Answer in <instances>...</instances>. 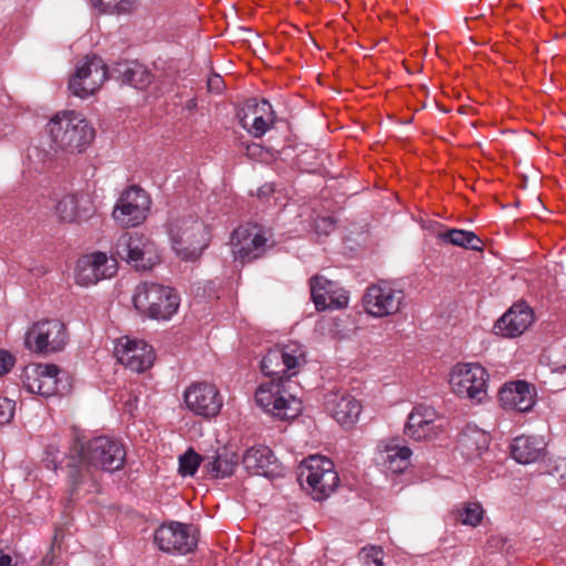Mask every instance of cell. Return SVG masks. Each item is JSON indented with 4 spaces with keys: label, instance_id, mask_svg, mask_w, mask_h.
Segmentation results:
<instances>
[{
    "label": "cell",
    "instance_id": "obj_1",
    "mask_svg": "<svg viewBox=\"0 0 566 566\" xmlns=\"http://www.w3.org/2000/svg\"><path fill=\"white\" fill-rule=\"evenodd\" d=\"M49 133L56 145L72 154L87 151L95 138L91 122L76 111L56 113L49 122Z\"/></svg>",
    "mask_w": 566,
    "mask_h": 566
},
{
    "label": "cell",
    "instance_id": "obj_2",
    "mask_svg": "<svg viewBox=\"0 0 566 566\" xmlns=\"http://www.w3.org/2000/svg\"><path fill=\"white\" fill-rule=\"evenodd\" d=\"M169 241L176 255L184 261H195L212 241L210 227L197 216H181L167 224Z\"/></svg>",
    "mask_w": 566,
    "mask_h": 566
},
{
    "label": "cell",
    "instance_id": "obj_3",
    "mask_svg": "<svg viewBox=\"0 0 566 566\" xmlns=\"http://www.w3.org/2000/svg\"><path fill=\"white\" fill-rule=\"evenodd\" d=\"M133 304L146 318L167 321L179 312L181 296L171 287L161 283L143 282L136 289Z\"/></svg>",
    "mask_w": 566,
    "mask_h": 566
},
{
    "label": "cell",
    "instance_id": "obj_4",
    "mask_svg": "<svg viewBox=\"0 0 566 566\" xmlns=\"http://www.w3.org/2000/svg\"><path fill=\"white\" fill-rule=\"evenodd\" d=\"M296 477L302 489L316 501L327 500L339 485L335 464L323 456L304 459L299 466Z\"/></svg>",
    "mask_w": 566,
    "mask_h": 566
},
{
    "label": "cell",
    "instance_id": "obj_5",
    "mask_svg": "<svg viewBox=\"0 0 566 566\" xmlns=\"http://www.w3.org/2000/svg\"><path fill=\"white\" fill-rule=\"evenodd\" d=\"M23 385L35 395L52 397L71 392L73 380L69 373L54 364L32 363L21 373Z\"/></svg>",
    "mask_w": 566,
    "mask_h": 566
},
{
    "label": "cell",
    "instance_id": "obj_6",
    "mask_svg": "<svg viewBox=\"0 0 566 566\" xmlns=\"http://www.w3.org/2000/svg\"><path fill=\"white\" fill-rule=\"evenodd\" d=\"M255 402L263 411L280 421L296 419L303 409L301 398L279 380L259 386Z\"/></svg>",
    "mask_w": 566,
    "mask_h": 566
},
{
    "label": "cell",
    "instance_id": "obj_7",
    "mask_svg": "<svg viewBox=\"0 0 566 566\" xmlns=\"http://www.w3.org/2000/svg\"><path fill=\"white\" fill-rule=\"evenodd\" d=\"M273 235L263 224L248 222L232 232L231 253L238 263H248L263 257L272 247Z\"/></svg>",
    "mask_w": 566,
    "mask_h": 566
},
{
    "label": "cell",
    "instance_id": "obj_8",
    "mask_svg": "<svg viewBox=\"0 0 566 566\" xmlns=\"http://www.w3.org/2000/svg\"><path fill=\"white\" fill-rule=\"evenodd\" d=\"M306 361V349L300 343H280L263 357L261 372L272 380H288L303 368Z\"/></svg>",
    "mask_w": 566,
    "mask_h": 566
},
{
    "label": "cell",
    "instance_id": "obj_9",
    "mask_svg": "<svg viewBox=\"0 0 566 566\" xmlns=\"http://www.w3.org/2000/svg\"><path fill=\"white\" fill-rule=\"evenodd\" d=\"M449 385L458 397L481 404L488 397L489 374L477 363H460L452 368Z\"/></svg>",
    "mask_w": 566,
    "mask_h": 566
},
{
    "label": "cell",
    "instance_id": "obj_10",
    "mask_svg": "<svg viewBox=\"0 0 566 566\" xmlns=\"http://www.w3.org/2000/svg\"><path fill=\"white\" fill-rule=\"evenodd\" d=\"M69 342V332L64 322L44 319L36 322L27 332L25 345L31 353L50 355L61 352Z\"/></svg>",
    "mask_w": 566,
    "mask_h": 566
},
{
    "label": "cell",
    "instance_id": "obj_11",
    "mask_svg": "<svg viewBox=\"0 0 566 566\" xmlns=\"http://www.w3.org/2000/svg\"><path fill=\"white\" fill-rule=\"evenodd\" d=\"M116 251L122 260L140 271L152 270L162 261V253L155 243L140 234H124L116 243Z\"/></svg>",
    "mask_w": 566,
    "mask_h": 566
},
{
    "label": "cell",
    "instance_id": "obj_12",
    "mask_svg": "<svg viewBox=\"0 0 566 566\" xmlns=\"http://www.w3.org/2000/svg\"><path fill=\"white\" fill-rule=\"evenodd\" d=\"M152 199L140 186H131L123 191L113 210L115 224L122 228L138 227L151 214Z\"/></svg>",
    "mask_w": 566,
    "mask_h": 566
},
{
    "label": "cell",
    "instance_id": "obj_13",
    "mask_svg": "<svg viewBox=\"0 0 566 566\" xmlns=\"http://www.w3.org/2000/svg\"><path fill=\"white\" fill-rule=\"evenodd\" d=\"M156 546L171 555L193 553L199 542V532L194 526L181 522H165L154 536Z\"/></svg>",
    "mask_w": 566,
    "mask_h": 566
},
{
    "label": "cell",
    "instance_id": "obj_14",
    "mask_svg": "<svg viewBox=\"0 0 566 566\" xmlns=\"http://www.w3.org/2000/svg\"><path fill=\"white\" fill-rule=\"evenodd\" d=\"M107 66L101 58L87 56L78 64L70 78V91L82 99L95 95L107 81Z\"/></svg>",
    "mask_w": 566,
    "mask_h": 566
},
{
    "label": "cell",
    "instance_id": "obj_15",
    "mask_svg": "<svg viewBox=\"0 0 566 566\" xmlns=\"http://www.w3.org/2000/svg\"><path fill=\"white\" fill-rule=\"evenodd\" d=\"M118 272L119 263L114 255L99 251L80 258L74 269V279L79 286L89 287L112 279Z\"/></svg>",
    "mask_w": 566,
    "mask_h": 566
},
{
    "label": "cell",
    "instance_id": "obj_16",
    "mask_svg": "<svg viewBox=\"0 0 566 566\" xmlns=\"http://www.w3.org/2000/svg\"><path fill=\"white\" fill-rule=\"evenodd\" d=\"M114 355L123 366L136 373L151 370L156 360L154 347L134 337H119L114 343Z\"/></svg>",
    "mask_w": 566,
    "mask_h": 566
},
{
    "label": "cell",
    "instance_id": "obj_17",
    "mask_svg": "<svg viewBox=\"0 0 566 566\" xmlns=\"http://www.w3.org/2000/svg\"><path fill=\"white\" fill-rule=\"evenodd\" d=\"M90 464L97 469L107 472L120 471L126 464V448L118 439L100 436L91 439L87 445Z\"/></svg>",
    "mask_w": 566,
    "mask_h": 566
},
{
    "label": "cell",
    "instance_id": "obj_18",
    "mask_svg": "<svg viewBox=\"0 0 566 566\" xmlns=\"http://www.w3.org/2000/svg\"><path fill=\"white\" fill-rule=\"evenodd\" d=\"M404 291L390 281H380L365 292L363 306L373 316L392 315L401 308Z\"/></svg>",
    "mask_w": 566,
    "mask_h": 566
},
{
    "label": "cell",
    "instance_id": "obj_19",
    "mask_svg": "<svg viewBox=\"0 0 566 566\" xmlns=\"http://www.w3.org/2000/svg\"><path fill=\"white\" fill-rule=\"evenodd\" d=\"M240 124L251 136L261 138L268 133L276 123V113L270 103L255 97L247 100L238 109Z\"/></svg>",
    "mask_w": 566,
    "mask_h": 566
},
{
    "label": "cell",
    "instance_id": "obj_20",
    "mask_svg": "<svg viewBox=\"0 0 566 566\" xmlns=\"http://www.w3.org/2000/svg\"><path fill=\"white\" fill-rule=\"evenodd\" d=\"M413 450L403 439H385L380 442L375 450V464L383 472L390 476H398L411 466Z\"/></svg>",
    "mask_w": 566,
    "mask_h": 566
},
{
    "label": "cell",
    "instance_id": "obj_21",
    "mask_svg": "<svg viewBox=\"0 0 566 566\" xmlns=\"http://www.w3.org/2000/svg\"><path fill=\"white\" fill-rule=\"evenodd\" d=\"M185 403L196 415L212 419L219 415L222 409V398L216 386L208 382L191 384L185 392Z\"/></svg>",
    "mask_w": 566,
    "mask_h": 566
},
{
    "label": "cell",
    "instance_id": "obj_22",
    "mask_svg": "<svg viewBox=\"0 0 566 566\" xmlns=\"http://www.w3.org/2000/svg\"><path fill=\"white\" fill-rule=\"evenodd\" d=\"M311 296L318 311L345 309L349 302L347 289L321 275L311 279Z\"/></svg>",
    "mask_w": 566,
    "mask_h": 566
},
{
    "label": "cell",
    "instance_id": "obj_23",
    "mask_svg": "<svg viewBox=\"0 0 566 566\" xmlns=\"http://www.w3.org/2000/svg\"><path fill=\"white\" fill-rule=\"evenodd\" d=\"M442 426L440 414L430 406H417L406 421L405 434L416 441H427L438 435Z\"/></svg>",
    "mask_w": 566,
    "mask_h": 566
},
{
    "label": "cell",
    "instance_id": "obj_24",
    "mask_svg": "<svg viewBox=\"0 0 566 566\" xmlns=\"http://www.w3.org/2000/svg\"><path fill=\"white\" fill-rule=\"evenodd\" d=\"M534 309L526 302L519 301L495 322L493 331L498 337H519L534 324Z\"/></svg>",
    "mask_w": 566,
    "mask_h": 566
},
{
    "label": "cell",
    "instance_id": "obj_25",
    "mask_svg": "<svg viewBox=\"0 0 566 566\" xmlns=\"http://www.w3.org/2000/svg\"><path fill=\"white\" fill-rule=\"evenodd\" d=\"M498 401L507 411L526 413L531 411L538 401L536 387L524 380L505 383L499 390Z\"/></svg>",
    "mask_w": 566,
    "mask_h": 566
},
{
    "label": "cell",
    "instance_id": "obj_26",
    "mask_svg": "<svg viewBox=\"0 0 566 566\" xmlns=\"http://www.w3.org/2000/svg\"><path fill=\"white\" fill-rule=\"evenodd\" d=\"M246 470L255 476H263L268 479L284 476V467L272 450L263 445H257L249 449L243 456Z\"/></svg>",
    "mask_w": 566,
    "mask_h": 566
},
{
    "label": "cell",
    "instance_id": "obj_27",
    "mask_svg": "<svg viewBox=\"0 0 566 566\" xmlns=\"http://www.w3.org/2000/svg\"><path fill=\"white\" fill-rule=\"evenodd\" d=\"M56 215L64 222H82L95 216V202L85 193H73L60 200Z\"/></svg>",
    "mask_w": 566,
    "mask_h": 566
},
{
    "label": "cell",
    "instance_id": "obj_28",
    "mask_svg": "<svg viewBox=\"0 0 566 566\" xmlns=\"http://www.w3.org/2000/svg\"><path fill=\"white\" fill-rule=\"evenodd\" d=\"M330 415L345 429H352L360 419L362 406L352 396L347 394H332L327 402Z\"/></svg>",
    "mask_w": 566,
    "mask_h": 566
},
{
    "label": "cell",
    "instance_id": "obj_29",
    "mask_svg": "<svg viewBox=\"0 0 566 566\" xmlns=\"http://www.w3.org/2000/svg\"><path fill=\"white\" fill-rule=\"evenodd\" d=\"M491 435L488 431L469 423L458 439V452L466 462L478 459L489 449Z\"/></svg>",
    "mask_w": 566,
    "mask_h": 566
},
{
    "label": "cell",
    "instance_id": "obj_30",
    "mask_svg": "<svg viewBox=\"0 0 566 566\" xmlns=\"http://www.w3.org/2000/svg\"><path fill=\"white\" fill-rule=\"evenodd\" d=\"M546 448V439L538 435H522L513 439L510 456L521 464H534L540 459Z\"/></svg>",
    "mask_w": 566,
    "mask_h": 566
},
{
    "label": "cell",
    "instance_id": "obj_31",
    "mask_svg": "<svg viewBox=\"0 0 566 566\" xmlns=\"http://www.w3.org/2000/svg\"><path fill=\"white\" fill-rule=\"evenodd\" d=\"M112 76L124 85L138 90L146 89L152 82L151 72L148 71L145 66L136 61H124L115 64L113 66Z\"/></svg>",
    "mask_w": 566,
    "mask_h": 566
},
{
    "label": "cell",
    "instance_id": "obj_32",
    "mask_svg": "<svg viewBox=\"0 0 566 566\" xmlns=\"http://www.w3.org/2000/svg\"><path fill=\"white\" fill-rule=\"evenodd\" d=\"M238 467V454L229 446L218 448L207 464V474L214 479L231 477Z\"/></svg>",
    "mask_w": 566,
    "mask_h": 566
},
{
    "label": "cell",
    "instance_id": "obj_33",
    "mask_svg": "<svg viewBox=\"0 0 566 566\" xmlns=\"http://www.w3.org/2000/svg\"><path fill=\"white\" fill-rule=\"evenodd\" d=\"M446 239L452 245L459 246L468 251H482L485 249L482 240L474 232L466 230H450L446 234Z\"/></svg>",
    "mask_w": 566,
    "mask_h": 566
},
{
    "label": "cell",
    "instance_id": "obj_34",
    "mask_svg": "<svg viewBox=\"0 0 566 566\" xmlns=\"http://www.w3.org/2000/svg\"><path fill=\"white\" fill-rule=\"evenodd\" d=\"M456 517L458 521L464 526H478L481 524L485 512L479 503L467 502L458 507Z\"/></svg>",
    "mask_w": 566,
    "mask_h": 566
},
{
    "label": "cell",
    "instance_id": "obj_35",
    "mask_svg": "<svg viewBox=\"0 0 566 566\" xmlns=\"http://www.w3.org/2000/svg\"><path fill=\"white\" fill-rule=\"evenodd\" d=\"M92 4L102 13H126L134 11L140 0H92Z\"/></svg>",
    "mask_w": 566,
    "mask_h": 566
},
{
    "label": "cell",
    "instance_id": "obj_36",
    "mask_svg": "<svg viewBox=\"0 0 566 566\" xmlns=\"http://www.w3.org/2000/svg\"><path fill=\"white\" fill-rule=\"evenodd\" d=\"M204 458L196 450L189 448L187 452L179 457V472L183 477L195 476L202 466Z\"/></svg>",
    "mask_w": 566,
    "mask_h": 566
},
{
    "label": "cell",
    "instance_id": "obj_37",
    "mask_svg": "<svg viewBox=\"0 0 566 566\" xmlns=\"http://www.w3.org/2000/svg\"><path fill=\"white\" fill-rule=\"evenodd\" d=\"M384 558V550L378 546H365L359 553V560L363 565H383Z\"/></svg>",
    "mask_w": 566,
    "mask_h": 566
},
{
    "label": "cell",
    "instance_id": "obj_38",
    "mask_svg": "<svg viewBox=\"0 0 566 566\" xmlns=\"http://www.w3.org/2000/svg\"><path fill=\"white\" fill-rule=\"evenodd\" d=\"M16 403L13 399H9L7 397L1 398V416H0V421L3 425L11 423L13 421V415H15Z\"/></svg>",
    "mask_w": 566,
    "mask_h": 566
},
{
    "label": "cell",
    "instance_id": "obj_39",
    "mask_svg": "<svg viewBox=\"0 0 566 566\" xmlns=\"http://www.w3.org/2000/svg\"><path fill=\"white\" fill-rule=\"evenodd\" d=\"M1 366H0V372H1V376L7 375L8 373H11V371L13 370V366L16 364V356L13 354V353L9 352V351H6V349H3L1 351Z\"/></svg>",
    "mask_w": 566,
    "mask_h": 566
},
{
    "label": "cell",
    "instance_id": "obj_40",
    "mask_svg": "<svg viewBox=\"0 0 566 566\" xmlns=\"http://www.w3.org/2000/svg\"><path fill=\"white\" fill-rule=\"evenodd\" d=\"M11 563H13V561H11V556L5 555V554L1 555V560H0V564H1V565H11Z\"/></svg>",
    "mask_w": 566,
    "mask_h": 566
}]
</instances>
